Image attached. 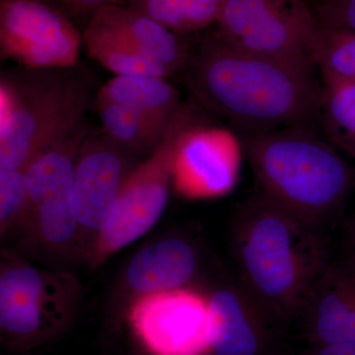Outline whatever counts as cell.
<instances>
[{"label":"cell","instance_id":"6da1fadb","mask_svg":"<svg viewBox=\"0 0 355 355\" xmlns=\"http://www.w3.org/2000/svg\"><path fill=\"white\" fill-rule=\"evenodd\" d=\"M184 70L200 106L251 132L319 118L322 87L312 69L239 50L216 32L191 53Z\"/></svg>","mask_w":355,"mask_h":355},{"label":"cell","instance_id":"7a4b0ae2","mask_svg":"<svg viewBox=\"0 0 355 355\" xmlns=\"http://www.w3.org/2000/svg\"><path fill=\"white\" fill-rule=\"evenodd\" d=\"M231 240L248 293L280 323L300 317L330 263L323 232L256 193L238 207Z\"/></svg>","mask_w":355,"mask_h":355},{"label":"cell","instance_id":"3957f363","mask_svg":"<svg viewBox=\"0 0 355 355\" xmlns=\"http://www.w3.org/2000/svg\"><path fill=\"white\" fill-rule=\"evenodd\" d=\"M246 153L257 193L323 232L355 186V172L307 125L251 132Z\"/></svg>","mask_w":355,"mask_h":355},{"label":"cell","instance_id":"277c9868","mask_svg":"<svg viewBox=\"0 0 355 355\" xmlns=\"http://www.w3.org/2000/svg\"><path fill=\"white\" fill-rule=\"evenodd\" d=\"M70 69H32L0 83V172L26 170L83 121L87 85Z\"/></svg>","mask_w":355,"mask_h":355},{"label":"cell","instance_id":"5b68a950","mask_svg":"<svg viewBox=\"0 0 355 355\" xmlns=\"http://www.w3.org/2000/svg\"><path fill=\"white\" fill-rule=\"evenodd\" d=\"M200 118L196 105H182L149 157L128 173L109 223L95 239L96 263L137 241L157 223L169 198L178 147L189 130L202 125Z\"/></svg>","mask_w":355,"mask_h":355},{"label":"cell","instance_id":"8992f818","mask_svg":"<svg viewBox=\"0 0 355 355\" xmlns=\"http://www.w3.org/2000/svg\"><path fill=\"white\" fill-rule=\"evenodd\" d=\"M78 295L76 280L67 273L28 263H2L0 275V331L14 349L39 347L69 323Z\"/></svg>","mask_w":355,"mask_h":355},{"label":"cell","instance_id":"52a82bcc","mask_svg":"<svg viewBox=\"0 0 355 355\" xmlns=\"http://www.w3.org/2000/svg\"><path fill=\"white\" fill-rule=\"evenodd\" d=\"M217 34L239 50L314 69L318 21L307 0H225Z\"/></svg>","mask_w":355,"mask_h":355},{"label":"cell","instance_id":"ba28073f","mask_svg":"<svg viewBox=\"0 0 355 355\" xmlns=\"http://www.w3.org/2000/svg\"><path fill=\"white\" fill-rule=\"evenodd\" d=\"M132 334L150 355L210 352L209 299L188 288L141 294L128 311Z\"/></svg>","mask_w":355,"mask_h":355},{"label":"cell","instance_id":"9c48e42d","mask_svg":"<svg viewBox=\"0 0 355 355\" xmlns=\"http://www.w3.org/2000/svg\"><path fill=\"white\" fill-rule=\"evenodd\" d=\"M88 135L83 121L39 153L26 169L29 212L42 239L51 246H67L79 231L72 190L77 156Z\"/></svg>","mask_w":355,"mask_h":355},{"label":"cell","instance_id":"30bf717a","mask_svg":"<svg viewBox=\"0 0 355 355\" xmlns=\"http://www.w3.org/2000/svg\"><path fill=\"white\" fill-rule=\"evenodd\" d=\"M0 49L32 69H71L80 49L69 21L36 0H3L0 8Z\"/></svg>","mask_w":355,"mask_h":355},{"label":"cell","instance_id":"8fae6325","mask_svg":"<svg viewBox=\"0 0 355 355\" xmlns=\"http://www.w3.org/2000/svg\"><path fill=\"white\" fill-rule=\"evenodd\" d=\"M241 149L232 133L200 125L180 142L174 165L173 187L191 200L228 195L239 178Z\"/></svg>","mask_w":355,"mask_h":355},{"label":"cell","instance_id":"7c38bea8","mask_svg":"<svg viewBox=\"0 0 355 355\" xmlns=\"http://www.w3.org/2000/svg\"><path fill=\"white\" fill-rule=\"evenodd\" d=\"M125 149L104 132H89L79 149L72 209L79 230L97 236L109 223L127 177Z\"/></svg>","mask_w":355,"mask_h":355},{"label":"cell","instance_id":"4fadbf2b","mask_svg":"<svg viewBox=\"0 0 355 355\" xmlns=\"http://www.w3.org/2000/svg\"><path fill=\"white\" fill-rule=\"evenodd\" d=\"M209 345L214 355H272L280 323L241 286L217 289L209 298Z\"/></svg>","mask_w":355,"mask_h":355},{"label":"cell","instance_id":"5bb4252c","mask_svg":"<svg viewBox=\"0 0 355 355\" xmlns=\"http://www.w3.org/2000/svg\"><path fill=\"white\" fill-rule=\"evenodd\" d=\"M301 318L316 345L355 340V260L330 263L311 292Z\"/></svg>","mask_w":355,"mask_h":355},{"label":"cell","instance_id":"9a60e30c","mask_svg":"<svg viewBox=\"0 0 355 355\" xmlns=\"http://www.w3.org/2000/svg\"><path fill=\"white\" fill-rule=\"evenodd\" d=\"M195 248L180 237H169L146 247L128 263V286L141 294L186 288L197 270Z\"/></svg>","mask_w":355,"mask_h":355},{"label":"cell","instance_id":"2e32d148","mask_svg":"<svg viewBox=\"0 0 355 355\" xmlns=\"http://www.w3.org/2000/svg\"><path fill=\"white\" fill-rule=\"evenodd\" d=\"M93 17L161 62L170 73L184 70L191 51L183 35L173 32L133 7L116 4L103 7Z\"/></svg>","mask_w":355,"mask_h":355},{"label":"cell","instance_id":"e0dca14e","mask_svg":"<svg viewBox=\"0 0 355 355\" xmlns=\"http://www.w3.org/2000/svg\"><path fill=\"white\" fill-rule=\"evenodd\" d=\"M97 103L125 105L169 125L182 103L177 89L163 77L114 76L98 93Z\"/></svg>","mask_w":355,"mask_h":355},{"label":"cell","instance_id":"ac0fdd59","mask_svg":"<svg viewBox=\"0 0 355 355\" xmlns=\"http://www.w3.org/2000/svg\"><path fill=\"white\" fill-rule=\"evenodd\" d=\"M84 43L90 57L116 76H171L157 60L94 17L86 28Z\"/></svg>","mask_w":355,"mask_h":355},{"label":"cell","instance_id":"d6986e66","mask_svg":"<svg viewBox=\"0 0 355 355\" xmlns=\"http://www.w3.org/2000/svg\"><path fill=\"white\" fill-rule=\"evenodd\" d=\"M97 104L104 132L125 149H153L169 125L125 105Z\"/></svg>","mask_w":355,"mask_h":355},{"label":"cell","instance_id":"ffe728a7","mask_svg":"<svg viewBox=\"0 0 355 355\" xmlns=\"http://www.w3.org/2000/svg\"><path fill=\"white\" fill-rule=\"evenodd\" d=\"M321 119L334 144L355 159V81L323 78Z\"/></svg>","mask_w":355,"mask_h":355},{"label":"cell","instance_id":"44dd1931","mask_svg":"<svg viewBox=\"0 0 355 355\" xmlns=\"http://www.w3.org/2000/svg\"><path fill=\"white\" fill-rule=\"evenodd\" d=\"M225 0H132V7L184 35L216 23Z\"/></svg>","mask_w":355,"mask_h":355},{"label":"cell","instance_id":"7402d4cb","mask_svg":"<svg viewBox=\"0 0 355 355\" xmlns=\"http://www.w3.org/2000/svg\"><path fill=\"white\" fill-rule=\"evenodd\" d=\"M313 64L323 78L355 81V31L319 24Z\"/></svg>","mask_w":355,"mask_h":355},{"label":"cell","instance_id":"603a6c76","mask_svg":"<svg viewBox=\"0 0 355 355\" xmlns=\"http://www.w3.org/2000/svg\"><path fill=\"white\" fill-rule=\"evenodd\" d=\"M29 212L26 170L0 172V223L6 232L16 220Z\"/></svg>","mask_w":355,"mask_h":355},{"label":"cell","instance_id":"cb8c5ba5","mask_svg":"<svg viewBox=\"0 0 355 355\" xmlns=\"http://www.w3.org/2000/svg\"><path fill=\"white\" fill-rule=\"evenodd\" d=\"M321 25L355 31V0H307Z\"/></svg>","mask_w":355,"mask_h":355},{"label":"cell","instance_id":"d4e9b609","mask_svg":"<svg viewBox=\"0 0 355 355\" xmlns=\"http://www.w3.org/2000/svg\"><path fill=\"white\" fill-rule=\"evenodd\" d=\"M313 355H355V340L317 345Z\"/></svg>","mask_w":355,"mask_h":355},{"label":"cell","instance_id":"484cf974","mask_svg":"<svg viewBox=\"0 0 355 355\" xmlns=\"http://www.w3.org/2000/svg\"><path fill=\"white\" fill-rule=\"evenodd\" d=\"M67 4L77 12H93L103 7L113 6L116 0H65Z\"/></svg>","mask_w":355,"mask_h":355},{"label":"cell","instance_id":"4316f807","mask_svg":"<svg viewBox=\"0 0 355 355\" xmlns=\"http://www.w3.org/2000/svg\"><path fill=\"white\" fill-rule=\"evenodd\" d=\"M347 242H349V257L355 260V214L349 222V230H347Z\"/></svg>","mask_w":355,"mask_h":355}]
</instances>
